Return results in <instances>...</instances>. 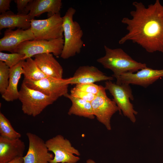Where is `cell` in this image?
<instances>
[{"label":"cell","mask_w":163,"mask_h":163,"mask_svg":"<svg viewBox=\"0 0 163 163\" xmlns=\"http://www.w3.org/2000/svg\"><path fill=\"white\" fill-rule=\"evenodd\" d=\"M25 148L24 142L20 138L11 139L0 136V163H6L23 157Z\"/></svg>","instance_id":"15"},{"label":"cell","mask_w":163,"mask_h":163,"mask_svg":"<svg viewBox=\"0 0 163 163\" xmlns=\"http://www.w3.org/2000/svg\"><path fill=\"white\" fill-rule=\"evenodd\" d=\"M105 90V87L102 86L99 92L91 103L95 117L108 130H110L111 118L119 110L114 101L107 96Z\"/></svg>","instance_id":"9"},{"label":"cell","mask_w":163,"mask_h":163,"mask_svg":"<svg viewBox=\"0 0 163 163\" xmlns=\"http://www.w3.org/2000/svg\"><path fill=\"white\" fill-rule=\"evenodd\" d=\"M24 78L37 81L49 77L39 68L34 59L31 58L24 60L22 63Z\"/></svg>","instance_id":"21"},{"label":"cell","mask_w":163,"mask_h":163,"mask_svg":"<svg viewBox=\"0 0 163 163\" xmlns=\"http://www.w3.org/2000/svg\"><path fill=\"white\" fill-rule=\"evenodd\" d=\"M26 135L29 147L26 155L23 157L24 163H50L54 156L49 152L45 142L32 133H27Z\"/></svg>","instance_id":"11"},{"label":"cell","mask_w":163,"mask_h":163,"mask_svg":"<svg viewBox=\"0 0 163 163\" xmlns=\"http://www.w3.org/2000/svg\"><path fill=\"white\" fill-rule=\"evenodd\" d=\"M76 11L74 8H69L62 17L64 43L60 56L64 59L79 53L83 45V30L79 24L73 20Z\"/></svg>","instance_id":"3"},{"label":"cell","mask_w":163,"mask_h":163,"mask_svg":"<svg viewBox=\"0 0 163 163\" xmlns=\"http://www.w3.org/2000/svg\"><path fill=\"white\" fill-rule=\"evenodd\" d=\"M69 99L72 102L68 114L75 115L91 119L95 118L90 102L74 97L68 93L64 96Z\"/></svg>","instance_id":"20"},{"label":"cell","mask_w":163,"mask_h":163,"mask_svg":"<svg viewBox=\"0 0 163 163\" xmlns=\"http://www.w3.org/2000/svg\"><path fill=\"white\" fill-rule=\"evenodd\" d=\"M24 54L18 53H8L0 52V61L4 62L10 68L24 60Z\"/></svg>","instance_id":"23"},{"label":"cell","mask_w":163,"mask_h":163,"mask_svg":"<svg viewBox=\"0 0 163 163\" xmlns=\"http://www.w3.org/2000/svg\"><path fill=\"white\" fill-rule=\"evenodd\" d=\"M32 0H15L18 13L24 14L25 11Z\"/></svg>","instance_id":"27"},{"label":"cell","mask_w":163,"mask_h":163,"mask_svg":"<svg viewBox=\"0 0 163 163\" xmlns=\"http://www.w3.org/2000/svg\"><path fill=\"white\" fill-rule=\"evenodd\" d=\"M49 151L54 157L50 163H76L80 160L79 151L72 146L70 142L61 135H57L45 142Z\"/></svg>","instance_id":"7"},{"label":"cell","mask_w":163,"mask_h":163,"mask_svg":"<svg viewBox=\"0 0 163 163\" xmlns=\"http://www.w3.org/2000/svg\"><path fill=\"white\" fill-rule=\"evenodd\" d=\"M23 83L28 87L56 100L68 93L69 85L66 82V79L51 77L44 78L37 81L24 78Z\"/></svg>","instance_id":"10"},{"label":"cell","mask_w":163,"mask_h":163,"mask_svg":"<svg viewBox=\"0 0 163 163\" xmlns=\"http://www.w3.org/2000/svg\"><path fill=\"white\" fill-rule=\"evenodd\" d=\"M63 20L60 14L42 20L32 19L30 29L35 40H50L63 38Z\"/></svg>","instance_id":"6"},{"label":"cell","mask_w":163,"mask_h":163,"mask_svg":"<svg viewBox=\"0 0 163 163\" xmlns=\"http://www.w3.org/2000/svg\"><path fill=\"white\" fill-rule=\"evenodd\" d=\"M34 39L30 28L26 30L18 28L15 30L7 29L4 32L3 37L0 39V51L16 53L18 47L21 43Z\"/></svg>","instance_id":"14"},{"label":"cell","mask_w":163,"mask_h":163,"mask_svg":"<svg viewBox=\"0 0 163 163\" xmlns=\"http://www.w3.org/2000/svg\"><path fill=\"white\" fill-rule=\"evenodd\" d=\"M0 136L9 139L20 138L21 135L16 131L9 120L1 112L0 113Z\"/></svg>","instance_id":"22"},{"label":"cell","mask_w":163,"mask_h":163,"mask_svg":"<svg viewBox=\"0 0 163 163\" xmlns=\"http://www.w3.org/2000/svg\"><path fill=\"white\" fill-rule=\"evenodd\" d=\"M102 86L92 83L77 84L75 87L80 90L96 95L100 91Z\"/></svg>","instance_id":"25"},{"label":"cell","mask_w":163,"mask_h":163,"mask_svg":"<svg viewBox=\"0 0 163 163\" xmlns=\"http://www.w3.org/2000/svg\"><path fill=\"white\" fill-rule=\"evenodd\" d=\"M86 163H96L95 161L92 159H88L86 162Z\"/></svg>","instance_id":"30"},{"label":"cell","mask_w":163,"mask_h":163,"mask_svg":"<svg viewBox=\"0 0 163 163\" xmlns=\"http://www.w3.org/2000/svg\"><path fill=\"white\" fill-rule=\"evenodd\" d=\"M18 99L22 103L24 113L35 117L57 100L26 86L22 82L19 91Z\"/></svg>","instance_id":"4"},{"label":"cell","mask_w":163,"mask_h":163,"mask_svg":"<svg viewBox=\"0 0 163 163\" xmlns=\"http://www.w3.org/2000/svg\"><path fill=\"white\" fill-rule=\"evenodd\" d=\"M62 5L61 0H32L26 9L24 14H28L32 19L47 12L49 17L59 14Z\"/></svg>","instance_id":"16"},{"label":"cell","mask_w":163,"mask_h":163,"mask_svg":"<svg viewBox=\"0 0 163 163\" xmlns=\"http://www.w3.org/2000/svg\"><path fill=\"white\" fill-rule=\"evenodd\" d=\"M105 83L104 87L113 97V100L119 109L120 114H121L122 111L125 117L135 123L136 121L135 115L138 114V112L134 110L133 104L130 102V100L133 101L134 98L129 85L117 84L110 80L106 81Z\"/></svg>","instance_id":"5"},{"label":"cell","mask_w":163,"mask_h":163,"mask_svg":"<svg viewBox=\"0 0 163 163\" xmlns=\"http://www.w3.org/2000/svg\"><path fill=\"white\" fill-rule=\"evenodd\" d=\"M135 9L130 12L131 18L124 17L128 33L119 40L122 44L130 40L149 53H163V5L158 0L146 7L141 2L133 3Z\"/></svg>","instance_id":"1"},{"label":"cell","mask_w":163,"mask_h":163,"mask_svg":"<svg viewBox=\"0 0 163 163\" xmlns=\"http://www.w3.org/2000/svg\"><path fill=\"white\" fill-rule=\"evenodd\" d=\"M163 77V69H154L146 67L136 73H126L116 78V83H126L139 85L145 88Z\"/></svg>","instance_id":"12"},{"label":"cell","mask_w":163,"mask_h":163,"mask_svg":"<svg viewBox=\"0 0 163 163\" xmlns=\"http://www.w3.org/2000/svg\"><path fill=\"white\" fill-rule=\"evenodd\" d=\"M105 55L97 59V62L113 73L112 76L116 79L126 73H133L146 68V64L138 62L120 48L111 49L104 46Z\"/></svg>","instance_id":"2"},{"label":"cell","mask_w":163,"mask_h":163,"mask_svg":"<svg viewBox=\"0 0 163 163\" xmlns=\"http://www.w3.org/2000/svg\"><path fill=\"white\" fill-rule=\"evenodd\" d=\"M63 38L50 40H35L25 41L18 47L16 53L25 55L24 60L35 55L44 53H52L59 56L62 52L64 46Z\"/></svg>","instance_id":"8"},{"label":"cell","mask_w":163,"mask_h":163,"mask_svg":"<svg viewBox=\"0 0 163 163\" xmlns=\"http://www.w3.org/2000/svg\"><path fill=\"white\" fill-rule=\"evenodd\" d=\"M31 19L28 14H15L8 11L0 15V30L6 28L13 29L16 27L28 29L30 28Z\"/></svg>","instance_id":"18"},{"label":"cell","mask_w":163,"mask_h":163,"mask_svg":"<svg viewBox=\"0 0 163 163\" xmlns=\"http://www.w3.org/2000/svg\"><path fill=\"white\" fill-rule=\"evenodd\" d=\"M10 68L0 61V93L2 95L6 91L9 84Z\"/></svg>","instance_id":"24"},{"label":"cell","mask_w":163,"mask_h":163,"mask_svg":"<svg viewBox=\"0 0 163 163\" xmlns=\"http://www.w3.org/2000/svg\"><path fill=\"white\" fill-rule=\"evenodd\" d=\"M70 94L74 97L90 102L96 96L94 94L80 90L75 87L71 89Z\"/></svg>","instance_id":"26"},{"label":"cell","mask_w":163,"mask_h":163,"mask_svg":"<svg viewBox=\"0 0 163 163\" xmlns=\"http://www.w3.org/2000/svg\"><path fill=\"white\" fill-rule=\"evenodd\" d=\"M114 78L108 76L97 67L93 66H83L79 67L72 77L66 78L69 84L92 83L102 81H112Z\"/></svg>","instance_id":"13"},{"label":"cell","mask_w":163,"mask_h":163,"mask_svg":"<svg viewBox=\"0 0 163 163\" xmlns=\"http://www.w3.org/2000/svg\"><path fill=\"white\" fill-rule=\"evenodd\" d=\"M6 163H24L23 157H17Z\"/></svg>","instance_id":"29"},{"label":"cell","mask_w":163,"mask_h":163,"mask_svg":"<svg viewBox=\"0 0 163 163\" xmlns=\"http://www.w3.org/2000/svg\"><path fill=\"white\" fill-rule=\"evenodd\" d=\"M34 60L40 70L49 77L62 78V66L51 53H44L34 56Z\"/></svg>","instance_id":"17"},{"label":"cell","mask_w":163,"mask_h":163,"mask_svg":"<svg viewBox=\"0 0 163 163\" xmlns=\"http://www.w3.org/2000/svg\"><path fill=\"white\" fill-rule=\"evenodd\" d=\"M11 0H0V13H5L10 10Z\"/></svg>","instance_id":"28"},{"label":"cell","mask_w":163,"mask_h":163,"mask_svg":"<svg viewBox=\"0 0 163 163\" xmlns=\"http://www.w3.org/2000/svg\"><path fill=\"white\" fill-rule=\"evenodd\" d=\"M24 60L10 68L8 85L5 93L2 95V97L6 101H12L19 98L18 86L21 76L23 74L22 63Z\"/></svg>","instance_id":"19"}]
</instances>
